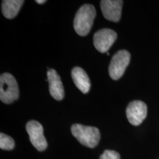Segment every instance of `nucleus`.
I'll return each instance as SVG.
<instances>
[{"label": "nucleus", "instance_id": "f257e3e1", "mask_svg": "<svg viewBox=\"0 0 159 159\" xmlns=\"http://www.w3.org/2000/svg\"><path fill=\"white\" fill-rule=\"evenodd\" d=\"M96 16V10L91 5H84L78 10L74 19V28L81 36L88 35Z\"/></svg>", "mask_w": 159, "mask_h": 159}, {"label": "nucleus", "instance_id": "f03ea898", "mask_svg": "<svg viewBox=\"0 0 159 159\" xmlns=\"http://www.w3.org/2000/svg\"><path fill=\"white\" fill-rule=\"evenodd\" d=\"M71 130L73 136L83 146L94 148L98 144L100 139V133L98 128L75 124L71 126Z\"/></svg>", "mask_w": 159, "mask_h": 159}, {"label": "nucleus", "instance_id": "7ed1b4c3", "mask_svg": "<svg viewBox=\"0 0 159 159\" xmlns=\"http://www.w3.org/2000/svg\"><path fill=\"white\" fill-rule=\"evenodd\" d=\"M19 89L16 80L10 73H4L0 76V99L5 104H11L17 100Z\"/></svg>", "mask_w": 159, "mask_h": 159}, {"label": "nucleus", "instance_id": "20e7f679", "mask_svg": "<svg viewBox=\"0 0 159 159\" xmlns=\"http://www.w3.org/2000/svg\"><path fill=\"white\" fill-rule=\"evenodd\" d=\"M130 61V54L127 50H119L113 56L108 72L111 79L117 80L122 77Z\"/></svg>", "mask_w": 159, "mask_h": 159}, {"label": "nucleus", "instance_id": "39448f33", "mask_svg": "<svg viewBox=\"0 0 159 159\" xmlns=\"http://www.w3.org/2000/svg\"><path fill=\"white\" fill-rule=\"evenodd\" d=\"M26 130L28 133L32 144L39 151H43L47 148V142L43 136L42 125L35 120L30 121L26 125Z\"/></svg>", "mask_w": 159, "mask_h": 159}, {"label": "nucleus", "instance_id": "423d86ee", "mask_svg": "<svg viewBox=\"0 0 159 159\" xmlns=\"http://www.w3.org/2000/svg\"><path fill=\"white\" fill-rule=\"evenodd\" d=\"M117 38L116 33L111 29H102L94 35V45L99 52H108Z\"/></svg>", "mask_w": 159, "mask_h": 159}, {"label": "nucleus", "instance_id": "0eeeda50", "mask_svg": "<svg viewBox=\"0 0 159 159\" xmlns=\"http://www.w3.org/2000/svg\"><path fill=\"white\" fill-rule=\"evenodd\" d=\"M148 108L144 102L140 100L131 102L126 109V115L129 122L134 126L141 125L146 119Z\"/></svg>", "mask_w": 159, "mask_h": 159}, {"label": "nucleus", "instance_id": "6e6552de", "mask_svg": "<svg viewBox=\"0 0 159 159\" xmlns=\"http://www.w3.org/2000/svg\"><path fill=\"white\" fill-rule=\"evenodd\" d=\"M123 1L120 0H102L100 7L102 14L109 21L118 22L121 19Z\"/></svg>", "mask_w": 159, "mask_h": 159}, {"label": "nucleus", "instance_id": "1a4fd4ad", "mask_svg": "<svg viewBox=\"0 0 159 159\" xmlns=\"http://www.w3.org/2000/svg\"><path fill=\"white\" fill-rule=\"evenodd\" d=\"M47 81L51 96L56 100H61L64 97V89L61 77L55 69H49L47 71Z\"/></svg>", "mask_w": 159, "mask_h": 159}, {"label": "nucleus", "instance_id": "9d476101", "mask_svg": "<svg viewBox=\"0 0 159 159\" xmlns=\"http://www.w3.org/2000/svg\"><path fill=\"white\" fill-rule=\"evenodd\" d=\"M71 77L81 92L87 94L91 89V81L87 73L80 67H75L71 71Z\"/></svg>", "mask_w": 159, "mask_h": 159}, {"label": "nucleus", "instance_id": "9b49d317", "mask_svg": "<svg viewBox=\"0 0 159 159\" xmlns=\"http://www.w3.org/2000/svg\"><path fill=\"white\" fill-rule=\"evenodd\" d=\"M25 3L23 0H4L2 2V12L7 19H13L19 13Z\"/></svg>", "mask_w": 159, "mask_h": 159}, {"label": "nucleus", "instance_id": "f8f14e48", "mask_svg": "<svg viewBox=\"0 0 159 159\" xmlns=\"http://www.w3.org/2000/svg\"><path fill=\"white\" fill-rule=\"evenodd\" d=\"M15 142L11 136L3 133L0 134V148L5 150H11L14 148Z\"/></svg>", "mask_w": 159, "mask_h": 159}, {"label": "nucleus", "instance_id": "ddd939ff", "mask_svg": "<svg viewBox=\"0 0 159 159\" xmlns=\"http://www.w3.org/2000/svg\"><path fill=\"white\" fill-rule=\"evenodd\" d=\"M99 159H120V155L114 150H105Z\"/></svg>", "mask_w": 159, "mask_h": 159}, {"label": "nucleus", "instance_id": "4468645a", "mask_svg": "<svg viewBox=\"0 0 159 159\" xmlns=\"http://www.w3.org/2000/svg\"><path fill=\"white\" fill-rule=\"evenodd\" d=\"M36 2L38 4H40V5H42V4L46 2V0H36Z\"/></svg>", "mask_w": 159, "mask_h": 159}]
</instances>
